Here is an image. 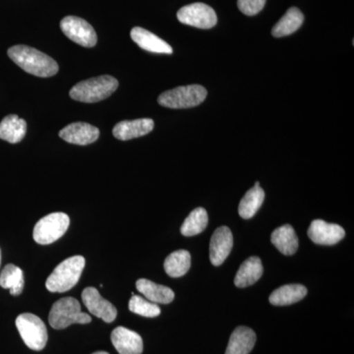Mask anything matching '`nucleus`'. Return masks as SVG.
Returning <instances> with one entry per match:
<instances>
[{
    "instance_id": "11",
    "label": "nucleus",
    "mask_w": 354,
    "mask_h": 354,
    "mask_svg": "<svg viewBox=\"0 0 354 354\" xmlns=\"http://www.w3.org/2000/svg\"><path fill=\"white\" fill-rule=\"evenodd\" d=\"M344 235L346 232L341 225L323 220L312 221L308 228L309 239L320 245H335L344 239Z\"/></svg>"
},
{
    "instance_id": "10",
    "label": "nucleus",
    "mask_w": 354,
    "mask_h": 354,
    "mask_svg": "<svg viewBox=\"0 0 354 354\" xmlns=\"http://www.w3.org/2000/svg\"><path fill=\"white\" fill-rule=\"evenodd\" d=\"M83 304L93 315L106 323H113L118 316V310L111 302L104 299L95 288H87L82 292Z\"/></svg>"
},
{
    "instance_id": "8",
    "label": "nucleus",
    "mask_w": 354,
    "mask_h": 354,
    "mask_svg": "<svg viewBox=\"0 0 354 354\" xmlns=\"http://www.w3.org/2000/svg\"><path fill=\"white\" fill-rule=\"evenodd\" d=\"M177 19L183 24L192 26L199 29H211L215 27L218 22L215 10L211 6L200 2L179 9Z\"/></svg>"
},
{
    "instance_id": "5",
    "label": "nucleus",
    "mask_w": 354,
    "mask_h": 354,
    "mask_svg": "<svg viewBox=\"0 0 354 354\" xmlns=\"http://www.w3.org/2000/svg\"><path fill=\"white\" fill-rule=\"evenodd\" d=\"M206 97L207 90L203 86H181L160 94L158 102L165 108L189 109L201 104Z\"/></svg>"
},
{
    "instance_id": "13",
    "label": "nucleus",
    "mask_w": 354,
    "mask_h": 354,
    "mask_svg": "<svg viewBox=\"0 0 354 354\" xmlns=\"http://www.w3.org/2000/svg\"><path fill=\"white\" fill-rule=\"evenodd\" d=\"M100 130L85 122H75L60 130L59 137L67 143L86 146L99 139Z\"/></svg>"
},
{
    "instance_id": "19",
    "label": "nucleus",
    "mask_w": 354,
    "mask_h": 354,
    "mask_svg": "<svg viewBox=\"0 0 354 354\" xmlns=\"http://www.w3.org/2000/svg\"><path fill=\"white\" fill-rule=\"evenodd\" d=\"M263 272H264V269H263L262 262L259 257L254 256V257L248 258L244 261L235 276V286L241 288L252 286L262 277Z\"/></svg>"
},
{
    "instance_id": "25",
    "label": "nucleus",
    "mask_w": 354,
    "mask_h": 354,
    "mask_svg": "<svg viewBox=\"0 0 354 354\" xmlns=\"http://www.w3.org/2000/svg\"><path fill=\"white\" fill-rule=\"evenodd\" d=\"M24 276L22 270L13 264H8L0 274V286L10 290V295L18 297L24 290Z\"/></svg>"
},
{
    "instance_id": "15",
    "label": "nucleus",
    "mask_w": 354,
    "mask_h": 354,
    "mask_svg": "<svg viewBox=\"0 0 354 354\" xmlns=\"http://www.w3.org/2000/svg\"><path fill=\"white\" fill-rule=\"evenodd\" d=\"M155 123L151 118H141L136 120H124L114 127L113 133L116 139L127 141L145 136L153 129Z\"/></svg>"
},
{
    "instance_id": "24",
    "label": "nucleus",
    "mask_w": 354,
    "mask_h": 354,
    "mask_svg": "<svg viewBox=\"0 0 354 354\" xmlns=\"http://www.w3.org/2000/svg\"><path fill=\"white\" fill-rule=\"evenodd\" d=\"M265 200V192L260 186H254L250 190L247 191L246 194L239 203V214L244 220L253 218L258 209L262 206Z\"/></svg>"
},
{
    "instance_id": "1",
    "label": "nucleus",
    "mask_w": 354,
    "mask_h": 354,
    "mask_svg": "<svg viewBox=\"0 0 354 354\" xmlns=\"http://www.w3.org/2000/svg\"><path fill=\"white\" fill-rule=\"evenodd\" d=\"M7 53L13 62L32 75L46 78L55 75L59 69L55 59L31 46H14Z\"/></svg>"
},
{
    "instance_id": "28",
    "label": "nucleus",
    "mask_w": 354,
    "mask_h": 354,
    "mask_svg": "<svg viewBox=\"0 0 354 354\" xmlns=\"http://www.w3.org/2000/svg\"><path fill=\"white\" fill-rule=\"evenodd\" d=\"M129 310L137 315L155 318L160 314V308L158 304L149 301L139 295H132L129 301Z\"/></svg>"
},
{
    "instance_id": "31",
    "label": "nucleus",
    "mask_w": 354,
    "mask_h": 354,
    "mask_svg": "<svg viewBox=\"0 0 354 354\" xmlns=\"http://www.w3.org/2000/svg\"><path fill=\"white\" fill-rule=\"evenodd\" d=\"M0 260H1V252H0Z\"/></svg>"
},
{
    "instance_id": "27",
    "label": "nucleus",
    "mask_w": 354,
    "mask_h": 354,
    "mask_svg": "<svg viewBox=\"0 0 354 354\" xmlns=\"http://www.w3.org/2000/svg\"><path fill=\"white\" fill-rule=\"evenodd\" d=\"M208 214L204 208L193 209L181 225V234L184 236H194L204 232L208 225Z\"/></svg>"
},
{
    "instance_id": "14",
    "label": "nucleus",
    "mask_w": 354,
    "mask_h": 354,
    "mask_svg": "<svg viewBox=\"0 0 354 354\" xmlns=\"http://www.w3.org/2000/svg\"><path fill=\"white\" fill-rule=\"evenodd\" d=\"M111 342L120 354H141L143 339L136 332L124 327L115 328L111 333Z\"/></svg>"
},
{
    "instance_id": "21",
    "label": "nucleus",
    "mask_w": 354,
    "mask_h": 354,
    "mask_svg": "<svg viewBox=\"0 0 354 354\" xmlns=\"http://www.w3.org/2000/svg\"><path fill=\"white\" fill-rule=\"evenodd\" d=\"M271 241L283 255H293L298 249L297 235L290 225H285L274 230L271 235Z\"/></svg>"
},
{
    "instance_id": "6",
    "label": "nucleus",
    "mask_w": 354,
    "mask_h": 354,
    "mask_svg": "<svg viewBox=\"0 0 354 354\" xmlns=\"http://www.w3.org/2000/svg\"><path fill=\"white\" fill-rule=\"evenodd\" d=\"M16 327L28 348L43 351L48 342V330L41 318L31 313H23L16 319Z\"/></svg>"
},
{
    "instance_id": "9",
    "label": "nucleus",
    "mask_w": 354,
    "mask_h": 354,
    "mask_svg": "<svg viewBox=\"0 0 354 354\" xmlns=\"http://www.w3.org/2000/svg\"><path fill=\"white\" fill-rule=\"evenodd\" d=\"M60 28L67 38L84 48H93L97 44V37L94 28L82 18L67 16L60 22Z\"/></svg>"
},
{
    "instance_id": "12",
    "label": "nucleus",
    "mask_w": 354,
    "mask_h": 354,
    "mask_svg": "<svg viewBox=\"0 0 354 354\" xmlns=\"http://www.w3.org/2000/svg\"><path fill=\"white\" fill-rule=\"evenodd\" d=\"M234 247V236L227 227L216 228L209 243V259L218 267L227 260Z\"/></svg>"
},
{
    "instance_id": "29",
    "label": "nucleus",
    "mask_w": 354,
    "mask_h": 354,
    "mask_svg": "<svg viewBox=\"0 0 354 354\" xmlns=\"http://www.w3.org/2000/svg\"><path fill=\"white\" fill-rule=\"evenodd\" d=\"M266 0H239L237 6L242 13L254 16L264 8Z\"/></svg>"
},
{
    "instance_id": "20",
    "label": "nucleus",
    "mask_w": 354,
    "mask_h": 354,
    "mask_svg": "<svg viewBox=\"0 0 354 354\" xmlns=\"http://www.w3.org/2000/svg\"><path fill=\"white\" fill-rule=\"evenodd\" d=\"M27 132V123L15 114H10L0 122V139L11 144L19 143Z\"/></svg>"
},
{
    "instance_id": "16",
    "label": "nucleus",
    "mask_w": 354,
    "mask_h": 354,
    "mask_svg": "<svg viewBox=\"0 0 354 354\" xmlns=\"http://www.w3.org/2000/svg\"><path fill=\"white\" fill-rule=\"evenodd\" d=\"M130 36L133 41L138 44V46L144 50L153 53H165V55H171L174 51L171 46L165 43L164 39L158 38L155 34L143 28H133Z\"/></svg>"
},
{
    "instance_id": "4",
    "label": "nucleus",
    "mask_w": 354,
    "mask_h": 354,
    "mask_svg": "<svg viewBox=\"0 0 354 354\" xmlns=\"http://www.w3.org/2000/svg\"><path fill=\"white\" fill-rule=\"evenodd\" d=\"M92 321L90 315L84 313L78 300L65 297L58 300L51 307L48 322L53 329L62 330L73 324H88Z\"/></svg>"
},
{
    "instance_id": "26",
    "label": "nucleus",
    "mask_w": 354,
    "mask_h": 354,
    "mask_svg": "<svg viewBox=\"0 0 354 354\" xmlns=\"http://www.w3.org/2000/svg\"><path fill=\"white\" fill-rule=\"evenodd\" d=\"M165 271L171 278H180L191 267V255L188 251L177 250L167 256L165 261Z\"/></svg>"
},
{
    "instance_id": "30",
    "label": "nucleus",
    "mask_w": 354,
    "mask_h": 354,
    "mask_svg": "<svg viewBox=\"0 0 354 354\" xmlns=\"http://www.w3.org/2000/svg\"><path fill=\"white\" fill-rule=\"evenodd\" d=\"M93 354H109V353H106V351H97V353H95Z\"/></svg>"
},
{
    "instance_id": "3",
    "label": "nucleus",
    "mask_w": 354,
    "mask_h": 354,
    "mask_svg": "<svg viewBox=\"0 0 354 354\" xmlns=\"http://www.w3.org/2000/svg\"><path fill=\"white\" fill-rule=\"evenodd\" d=\"M118 88V81L114 77L102 75L76 84L69 94L77 102L92 104L108 99Z\"/></svg>"
},
{
    "instance_id": "23",
    "label": "nucleus",
    "mask_w": 354,
    "mask_h": 354,
    "mask_svg": "<svg viewBox=\"0 0 354 354\" xmlns=\"http://www.w3.org/2000/svg\"><path fill=\"white\" fill-rule=\"evenodd\" d=\"M307 295V288L301 285H286L281 286L270 295V304L274 306H286L297 304Z\"/></svg>"
},
{
    "instance_id": "22",
    "label": "nucleus",
    "mask_w": 354,
    "mask_h": 354,
    "mask_svg": "<svg viewBox=\"0 0 354 354\" xmlns=\"http://www.w3.org/2000/svg\"><path fill=\"white\" fill-rule=\"evenodd\" d=\"M304 16L297 7H291L281 20L274 26L272 35L274 38H283L297 32L304 24Z\"/></svg>"
},
{
    "instance_id": "18",
    "label": "nucleus",
    "mask_w": 354,
    "mask_h": 354,
    "mask_svg": "<svg viewBox=\"0 0 354 354\" xmlns=\"http://www.w3.org/2000/svg\"><path fill=\"white\" fill-rule=\"evenodd\" d=\"M256 344V334L247 327L236 328L230 335L225 354H249Z\"/></svg>"
},
{
    "instance_id": "17",
    "label": "nucleus",
    "mask_w": 354,
    "mask_h": 354,
    "mask_svg": "<svg viewBox=\"0 0 354 354\" xmlns=\"http://www.w3.org/2000/svg\"><path fill=\"white\" fill-rule=\"evenodd\" d=\"M136 288L146 299L156 304H169L174 299V292L167 286L158 285L146 279L136 281Z\"/></svg>"
},
{
    "instance_id": "2",
    "label": "nucleus",
    "mask_w": 354,
    "mask_h": 354,
    "mask_svg": "<svg viewBox=\"0 0 354 354\" xmlns=\"http://www.w3.org/2000/svg\"><path fill=\"white\" fill-rule=\"evenodd\" d=\"M83 256H73L62 261L46 279V286L50 292H66L77 285L85 267Z\"/></svg>"
},
{
    "instance_id": "7",
    "label": "nucleus",
    "mask_w": 354,
    "mask_h": 354,
    "mask_svg": "<svg viewBox=\"0 0 354 354\" xmlns=\"http://www.w3.org/2000/svg\"><path fill=\"white\" fill-rule=\"evenodd\" d=\"M69 216L64 213H53L44 216L35 225L32 237L37 243L48 245L62 239L68 230Z\"/></svg>"
}]
</instances>
